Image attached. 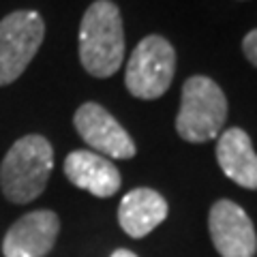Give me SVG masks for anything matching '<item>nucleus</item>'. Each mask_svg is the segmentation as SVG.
I'll return each instance as SVG.
<instances>
[{
  "label": "nucleus",
  "mask_w": 257,
  "mask_h": 257,
  "mask_svg": "<svg viewBox=\"0 0 257 257\" xmlns=\"http://www.w3.org/2000/svg\"><path fill=\"white\" fill-rule=\"evenodd\" d=\"M208 229L221 257H255L257 236L248 214L229 199H219L210 208Z\"/></svg>",
  "instance_id": "0eeeda50"
},
{
  "label": "nucleus",
  "mask_w": 257,
  "mask_h": 257,
  "mask_svg": "<svg viewBox=\"0 0 257 257\" xmlns=\"http://www.w3.org/2000/svg\"><path fill=\"white\" fill-rule=\"evenodd\" d=\"M227 118V96L214 79L193 75L182 86V101L176 116V133L184 142L204 144L214 140Z\"/></svg>",
  "instance_id": "7ed1b4c3"
},
{
  "label": "nucleus",
  "mask_w": 257,
  "mask_h": 257,
  "mask_svg": "<svg viewBox=\"0 0 257 257\" xmlns=\"http://www.w3.org/2000/svg\"><path fill=\"white\" fill-rule=\"evenodd\" d=\"M54 170V148L43 135H24L0 163V189L13 204H28L47 187Z\"/></svg>",
  "instance_id": "f03ea898"
},
{
  "label": "nucleus",
  "mask_w": 257,
  "mask_h": 257,
  "mask_svg": "<svg viewBox=\"0 0 257 257\" xmlns=\"http://www.w3.org/2000/svg\"><path fill=\"white\" fill-rule=\"evenodd\" d=\"M79 60L92 77H111L124 60V26L111 0H94L79 24Z\"/></svg>",
  "instance_id": "f257e3e1"
},
{
  "label": "nucleus",
  "mask_w": 257,
  "mask_h": 257,
  "mask_svg": "<svg viewBox=\"0 0 257 257\" xmlns=\"http://www.w3.org/2000/svg\"><path fill=\"white\" fill-rule=\"evenodd\" d=\"M60 231L58 214L35 210L18 219L3 240L5 257H45L54 248Z\"/></svg>",
  "instance_id": "6e6552de"
},
{
  "label": "nucleus",
  "mask_w": 257,
  "mask_h": 257,
  "mask_svg": "<svg viewBox=\"0 0 257 257\" xmlns=\"http://www.w3.org/2000/svg\"><path fill=\"white\" fill-rule=\"evenodd\" d=\"M73 124L79 138L90 148H94L96 155L99 152L101 157L105 155V159H133L135 152H138L135 142L124 131V126L105 107L94 101H88L77 107Z\"/></svg>",
  "instance_id": "423d86ee"
},
{
  "label": "nucleus",
  "mask_w": 257,
  "mask_h": 257,
  "mask_svg": "<svg viewBox=\"0 0 257 257\" xmlns=\"http://www.w3.org/2000/svg\"><path fill=\"white\" fill-rule=\"evenodd\" d=\"M176 73V50L167 39L148 35L138 43L128 56L124 86L138 99H159L174 82Z\"/></svg>",
  "instance_id": "20e7f679"
},
{
  "label": "nucleus",
  "mask_w": 257,
  "mask_h": 257,
  "mask_svg": "<svg viewBox=\"0 0 257 257\" xmlns=\"http://www.w3.org/2000/svg\"><path fill=\"white\" fill-rule=\"evenodd\" d=\"M242 52H244V56L248 58V62H251L253 67H257V28L251 30L242 39Z\"/></svg>",
  "instance_id": "f8f14e48"
},
{
  "label": "nucleus",
  "mask_w": 257,
  "mask_h": 257,
  "mask_svg": "<svg viewBox=\"0 0 257 257\" xmlns=\"http://www.w3.org/2000/svg\"><path fill=\"white\" fill-rule=\"evenodd\" d=\"M167 219V202L155 189L128 191L118 206V223L131 238H144Z\"/></svg>",
  "instance_id": "9d476101"
},
{
  "label": "nucleus",
  "mask_w": 257,
  "mask_h": 257,
  "mask_svg": "<svg viewBox=\"0 0 257 257\" xmlns=\"http://www.w3.org/2000/svg\"><path fill=\"white\" fill-rule=\"evenodd\" d=\"M216 161L229 180L244 189H257V155L246 131L238 126L227 128L216 142Z\"/></svg>",
  "instance_id": "9b49d317"
},
{
  "label": "nucleus",
  "mask_w": 257,
  "mask_h": 257,
  "mask_svg": "<svg viewBox=\"0 0 257 257\" xmlns=\"http://www.w3.org/2000/svg\"><path fill=\"white\" fill-rule=\"evenodd\" d=\"M64 176L71 184L92 193L94 197H111L122 184L118 167L92 150L71 152L64 159Z\"/></svg>",
  "instance_id": "1a4fd4ad"
},
{
  "label": "nucleus",
  "mask_w": 257,
  "mask_h": 257,
  "mask_svg": "<svg viewBox=\"0 0 257 257\" xmlns=\"http://www.w3.org/2000/svg\"><path fill=\"white\" fill-rule=\"evenodd\" d=\"M109 257H138V255H135L133 251H126V248H118V251H114Z\"/></svg>",
  "instance_id": "ddd939ff"
},
{
  "label": "nucleus",
  "mask_w": 257,
  "mask_h": 257,
  "mask_svg": "<svg viewBox=\"0 0 257 257\" xmlns=\"http://www.w3.org/2000/svg\"><path fill=\"white\" fill-rule=\"evenodd\" d=\"M45 37L43 18L20 9L0 20V86L13 84L37 56Z\"/></svg>",
  "instance_id": "39448f33"
}]
</instances>
